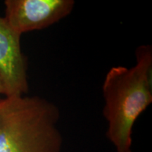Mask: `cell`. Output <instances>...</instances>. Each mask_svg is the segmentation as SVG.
Wrapping results in <instances>:
<instances>
[{
  "label": "cell",
  "instance_id": "obj_3",
  "mask_svg": "<svg viewBox=\"0 0 152 152\" xmlns=\"http://www.w3.org/2000/svg\"><path fill=\"white\" fill-rule=\"evenodd\" d=\"M75 4L73 0H6L4 18L22 35L60 21L71 14Z\"/></svg>",
  "mask_w": 152,
  "mask_h": 152
},
{
  "label": "cell",
  "instance_id": "obj_1",
  "mask_svg": "<svg viewBox=\"0 0 152 152\" xmlns=\"http://www.w3.org/2000/svg\"><path fill=\"white\" fill-rule=\"evenodd\" d=\"M131 68L113 66L102 85L106 137L116 152H132V129L137 119L152 103V47L142 45Z\"/></svg>",
  "mask_w": 152,
  "mask_h": 152
},
{
  "label": "cell",
  "instance_id": "obj_2",
  "mask_svg": "<svg viewBox=\"0 0 152 152\" xmlns=\"http://www.w3.org/2000/svg\"><path fill=\"white\" fill-rule=\"evenodd\" d=\"M60 110L38 96L0 97V152H61Z\"/></svg>",
  "mask_w": 152,
  "mask_h": 152
},
{
  "label": "cell",
  "instance_id": "obj_4",
  "mask_svg": "<svg viewBox=\"0 0 152 152\" xmlns=\"http://www.w3.org/2000/svg\"><path fill=\"white\" fill-rule=\"evenodd\" d=\"M20 37L0 16V78L4 96H24L29 89L27 58L21 51Z\"/></svg>",
  "mask_w": 152,
  "mask_h": 152
},
{
  "label": "cell",
  "instance_id": "obj_5",
  "mask_svg": "<svg viewBox=\"0 0 152 152\" xmlns=\"http://www.w3.org/2000/svg\"><path fill=\"white\" fill-rule=\"evenodd\" d=\"M1 95H4V87L2 85V82L0 78V97H1Z\"/></svg>",
  "mask_w": 152,
  "mask_h": 152
}]
</instances>
